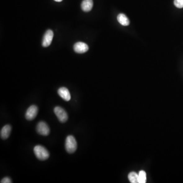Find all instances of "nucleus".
Segmentation results:
<instances>
[{"label": "nucleus", "mask_w": 183, "mask_h": 183, "mask_svg": "<svg viewBox=\"0 0 183 183\" xmlns=\"http://www.w3.org/2000/svg\"><path fill=\"white\" fill-rule=\"evenodd\" d=\"M34 152L37 158L41 161L46 160L49 158V153L46 148L41 145H37L34 148Z\"/></svg>", "instance_id": "obj_1"}, {"label": "nucleus", "mask_w": 183, "mask_h": 183, "mask_svg": "<svg viewBox=\"0 0 183 183\" xmlns=\"http://www.w3.org/2000/svg\"><path fill=\"white\" fill-rule=\"evenodd\" d=\"M77 142L74 137L69 135L67 137L65 141V149L68 153H74L77 149Z\"/></svg>", "instance_id": "obj_2"}, {"label": "nucleus", "mask_w": 183, "mask_h": 183, "mask_svg": "<svg viewBox=\"0 0 183 183\" xmlns=\"http://www.w3.org/2000/svg\"><path fill=\"white\" fill-rule=\"evenodd\" d=\"M54 113L61 123H65L67 121L68 114L65 110L60 106H56L54 109Z\"/></svg>", "instance_id": "obj_3"}, {"label": "nucleus", "mask_w": 183, "mask_h": 183, "mask_svg": "<svg viewBox=\"0 0 183 183\" xmlns=\"http://www.w3.org/2000/svg\"><path fill=\"white\" fill-rule=\"evenodd\" d=\"M38 108L36 105L30 106L25 113V118L28 121L34 120L38 114Z\"/></svg>", "instance_id": "obj_4"}, {"label": "nucleus", "mask_w": 183, "mask_h": 183, "mask_svg": "<svg viewBox=\"0 0 183 183\" xmlns=\"http://www.w3.org/2000/svg\"><path fill=\"white\" fill-rule=\"evenodd\" d=\"M36 130L38 133L43 136H47L50 133V129L48 125L44 122H40L37 126Z\"/></svg>", "instance_id": "obj_5"}, {"label": "nucleus", "mask_w": 183, "mask_h": 183, "mask_svg": "<svg viewBox=\"0 0 183 183\" xmlns=\"http://www.w3.org/2000/svg\"><path fill=\"white\" fill-rule=\"evenodd\" d=\"M54 37V33L52 30H48L45 32L42 40V46L44 47H49L52 42Z\"/></svg>", "instance_id": "obj_6"}, {"label": "nucleus", "mask_w": 183, "mask_h": 183, "mask_svg": "<svg viewBox=\"0 0 183 183\" xmlns=\"http://www.w3.org/2000/svg\"><path fill=\"white\" fill-rule=\"evenodd\" d=\"M74 50L78 54H83L89 50V47L87 44L82 42L76 43L74 45Z\"/></svg>", "instance_id": "obj_7"}, {"label": "nucleus", "mask_w": 183, "mask_h": 183, "mask_svg": "<svg viewBox=\"0 0 183 183\" xmlns=\"http://www.w3.org/2000/svg\"><path fill=\"white\" fill-rule=\"evenodd\" d=\"M58 94L63 100L69 101L71 99V95L69 90L66 87H60L58 91Z\"/></svg>", "instance_id": "obj_8"}, {"label": "nucleus", "mask_w": 183, "mask_h": 183, "mask_svg": "<svg viewBox=\"0 0 183 183\" xmlns=\"http://www.w3.org/2000/svg\"><path fill=\"white\" fill-rule=\"evenodd\" d=\"M11 126L10 125H5L1 130V132H0L1 138L3 140H6L8 138L11 133Z\"/></svg>", "instance_id": "obj_9"}, {"label": "nucleus", "mask_w": 183, "mask_h": 183, "mask_svg": "<svg viewBox=\"0 0 183 183\" xmlns=\"http://www.w3.org/2000/svg\"><path fill=\"white\" fill-rule=\"evenodd\" d=\"M93 0H83L81 4L82 10L83 11L89 12L93 8Z\"/></svg>", "instance_id": "obj_10"}, {"label": "nucleus", "mask_w": 183, "mask_h": 183, "mask_svg": "<svg viewBox=\"0 0 183 183\" xmlns=\"http://www.w3.org/2000/svg\"><path fill=\"white\" fill-rule=\"evenodd\" d=\"M117 19H118V23L122 25L127 26L129 25V20H128V18L125 14H123V13L118 14V17H117Z\"/></svg>", "instance_id": "obj_11"}, {"label": "nucleus", "mask_w": 183, "mask_h": 183, "mask_svg": "<svg viewBox=\"0 0 183 183\" xmlns=\"http://www.w3.org/2000/svg\"><path fill=\"white\" fill-rule=\"evenodd\" d=\"M128 179L131 183H138V174L135 172H131L128 175Z\"/></svg>", "instance_id": "obj_12"}, {"label": "nucleus", "mask_w": 183, "mask_h": 183, "mask_svg": "<svg viewBox=\"0 0 183 183\" xmlns=\"http://www.w3.org/2000/svg\"><path fill=\"white\" fill-rule=\"evenodd\" d=\"M146 175L145 171H141L138 173V183H146Z\"/></svg>", "instance_id": "obj_13"}, {"label": "nucleus", "mask_w": 183, "mask_h": 183, "mask_svg": "<svg viewBox=\"0 0 183 183\" xmlns=\"http://www.w3.org/2000/svg\"><path fill=\"white\" fill-rule=\"evenodd\" d=\"M174 4L178 8H183V0H175Z\"/></svg>", "instance_id": "obj_14"}, {"label": "nucleus", "mask_w": 183, "mask_h": 183, "mask_svg": "<svg viewBox=\"0 0 183 183\" xmlns=\"http://www.w3.org/2000/svg\"><path fill=\"white\" fill-rule=\"evenodd\" d=\"M1 183H11V180L10 177H5L3 178L1 181Z\"/></svg>", "instance_id": "obj_15"}, {"label": "nucleus", "mask_w": 183, "mask_h": 183, "mask_svg": "<svg viewBox=\"0 0 183 183\" xmlns=\"http://www.w3.org/2000/svg\"><path fill=\"white\" fill-rule=\"evenodd\" d=\"M54 1L57 2H62L63 0H54Z\"/></svg>", "instance_id": "obj_16"}]
</instances>
